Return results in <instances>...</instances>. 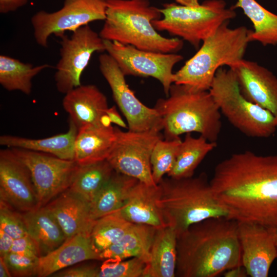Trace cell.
Wrapping results in <instances>:
<instances>
[{"mask_svg": "<svg viewBox=\"0 0 277 277\" xmlns=\"http://www.w3.org/2000/svg\"><path fill=\"white\" fill-rule=\"evenodd\" d=\"M209 92L229 122L245 135L267 138L277 128L275 119L268 110L248 100L241 93L234 72L220 67Z\"/></svg>", "mask_w": 277, "mask_h": 277, "instance_id": "obj_7", "label": "cell"}, {"mask_svg": "<svg viewBox=\"0 0 277 277\" xmlns=\"http://www.w3.org/2000/svg\"><path fill=\"white\" fill-rule=\"evenodd\" d=\"M3 258L11 276H36L39 257H30L10 252Z\"/></svg>", "mask_w": 277, "mask_h": 277, "instance_id": "obj_36", "label": "cell"}, {"mask_svg": "<svg viewBox=\"0 0 277 277\" xmlns=\"http://www.w3.org/2000/svg\"><path fill=\"white\" fill-rule=\"evenodd\" d=\"M138 181L114 171L90 204L91 217L96 220L120 210Z\"/></svg>", "mask_w": 277, "mask_h": 277, "instance_id": "obj_27", "label": "cell"}, {"mask_svg": "<svg viewBox=\"0 0 277 277\" xmlns=\"http://www.w3.org/2000/svg\"><path fill=\"white\" fill-rule=\"evenodd\" d=\"M146 263L138 258L127 260H105L97 277H143Z\"/></svg>", "mask_w": 277, "mask_h": 277, "instance_id": "obj_34", "label": "cell"}, {"mask_svg": "<svg viewBox=\"0 0 277 277\" xmlns=\"http://www.w3.org/2000/svg\"><path fill=\"white\" fill-rule=\"evenodd\" d=\"M108 0H64L57 11L41 10L31 18L36 43L48 47V39L54 34L61 37L66 31L76 30L90 23L105 20Z\"/></svg>", "mask_w": 277, "mask_h": 277, "instance_id": "obj_9", "label": "cell"}, {"mask_svg": "<svg viewBox=\"0 0 277 277\" xmlns=\"http://www.w3.org/2000/svg\"><path fill=\"white\" fill-rule=\"evenodd\" d=\"M115 140L106 160L113 170L149 185H156L152 175L151 155L160 132L123 131L114 127Z\"/></svg>", "mask_w": 277, "mask_h": 277, "instance_id": "obj_10", "label": "cell"}, {"mask_svg": "<svg viewBox=\"0 0 277 277\" xmlns=\"http://www.w3.org/2000/svg\"><path fill=\"white\" fill-rule=\"evenodd\" d=\"M114 171L106 160L80 166L68 189L90 204Z\"/></svg>", "mask_w": 277, "mask_h": 277, "instance_id": "obj_31", "label": "cell"}, {"mask_svg": "<svg viewBox=\"0 0 277 277\" xmlns=\"http://www.w3.org/2000/svg\"><path fill=\"white\" fill-rule=\"evenodd\" d=\"M106 114L111 123H114L122 128H127L126 124L119 114L115 106H113L108 108L107 110Z\"/></svg>", "mask_w": 277, "mask_h": 277, "instance_id": "obj_41", "label": "cell"}, {"mask_svg": "<svg viewBox=\"0 0 277 277\" xmlns=\"http://www.w3.org/2000/svg\"><path fill=\"white\" fill-rule=\"evenodd\" d=\"M177 262V234L171 227L157 228L143 277H174Z\"/></svg>", "mask_w": 277, "mask_h": 277, "instance_id": "obj_24", "label": "cell"}, {"mask_svg": "<svg viewBox=\"0 0 277 277\" xmlns=\"http://www.w3.org/2000/svg\"><path fill=\"white\" fill-rule=\"evenodd\" d=\"M88 260H103L91 235L77 234L66 239L54 250L38 259L36 276L45 277Z\"/></svg>", "mask_w": 277, "mask_h": 277, "instance_id": "obj_19", "label": "cell"}, {"mask_svg": "<svg viewBox=\"0 0 277 277\" xmlns=\"http://www.w3.org/2000/svg\"><path fill=\"white\" fill-rule=\"evenodd\" d=\"M105 51L116 62L125 76L148 77L158 80L168 96L173 84L172 70L182 61L176 53H161L141 50L129 45L104 40Z\"/></svg>", "mask_w": 277, "mask_h": 277, "instance_id": "obj_13", "label": "cell"}, {"mask_svg": "<svg viewBox=\"0 0 277 277\" xmlns=\"http://www.w3.org/2000/svg\"><path fill=\"white\" fill-rule=\"evenodd\" d=\"M99 68L108 83L113 98L126 118L129 131L163 130L161 116L154 108L143 104L127 84L125 76L107 53L99 56Z\"/></svg>", "mask_w": 277, "mask_h": 277, "instance_id": "obj_14", "label": "cell"}, {"mask_svg": "<svg viewBox=\"0 0 277 277\" xmlns=\"http://www.w3.org/2000/svg\"><path fill=\"white\" fill-rule=\"evenodd\" d=\"M159 190L157 184L149 185L138 181L131 189L123 207L117 211L133 224L156 228L166 226L156 203Z\"/></svg>", "mask_w": 277, "mask_h": 277, "instance_id": "obj_21", "label": "cell"}, {"mask_svg": "<svg viewBox=\"0 0 277 277\" xmlns=\"http://www.w3.org/2000/svg\"><path fill=\"white\" fill-rule=\"evenodd\" d=\"M182 141L180 137L171 140L161 138L154 145L150 161L152 175L156 184L172 168Z\"/></svg>", "mask_w": 277, "mask_h": 277, "instance_id": "obj_33", "label": "cell"}, {"mask_svg": "<svg viewBox=\"0 0 277 277\" xmlns=\"http://www.w3.org/2000/svg\"><path fill=\"white\" fill-rule=\"evenodd\" d=\"M44 206L54 215L66 239L77 234L91 235L96 220L91 216L90 204L68 189Z\"/></svg>", "mask_w": 277, "mask_h": 277, "instance_id": "obj_20", "label": "cell"}, {"mask_svg": "<svg viewBox=\"0 0 277 277\" xmlns=\"http://www.w3.org/2000/svg\"><path fill=\"white\" fill-rule=\"evenodd\" d=\"M277 247V228H271Z\"/></svg>", "mask_w": 277, "mask_h": 277, "instance_id": "obj_45", "label": "cell"}, {"mask_svg": "<svg viewBox=\"0 0 277 277\" xmlns=\"http://www.w3.org/2000/svg\"><path fill=\"white\" fill-rule=\"evenodd\" d=\"M160 10L163 17L152 21L155 29L180 37L195 48L220 25L236 15L234 9L226 7L224 0H207L197 7L165 4Z\"/></svg>", "mask_w": 277, "mask_h": 277, "instance_id": "obj_8", "label": "cell"}, {"mask_svg": "<svg viewBox=\"0 0 277 277\" xmlns=\"http://www.w3.org/2000/svg\"><path fill=\"white\" fill-rule=\"evenodd\" d=\"M228 67L234 72L242 94L270 111L277 125V77L264 66L243 58Z\"/></svg>", "mask_w": 277, "mask_h": 277, "instance_id": "obj_17", "label": "cell"}, {"mask_svg": "<svg viewBox=\"0 0 277 277\" xmlns=\"http://www.w3.org/2000/svg\"><path fill=\"white\" fill-rule=\"evenodd\" d=\"M29 169L39 207L69 188L80 167L75 160L18 148H11Z\"/></svg>", "mask_w": 277, "mask_h": 277, "instance_id": "obj_12", "label": "cell"}, {"mask_svg": "<svg viewBox=\"0 0 277 277\" xmlns=\"http://www.w3.org/2000/svg\"><path fill=\"white\" fill-rule=\"evenodd\" d=\"M28 0H0V12L7 13L16 10L28 3Z\"/></svg>", "mask_w": 277, "mask_h": 277, "instance_id": "obj_39", "label": "cell"}, {"mask_svg": "<svg viewBox=\"0 0 277 277\" xmlns=\"http://www.w3.org/2000/svg\"><path fill=\"white\" fill-rule=\"evenodd\" d=\"M98 270L99 267L84 265L62 269L55 272L51 276L54 277H97Z\"/></svg>", "mask_w": 277, "mask_h": 277, "instance_id": "obj_38", "label": "cell"}, {"mask_svg": "<svg viewBox=\"0 0 277 277\" xmlns=\"http://www.w3.org/2000/svg\"><path fill=\"white\" fill-rule=\"evenodd\" d=\"M156 229L147 225L132 224L118 242L101 252L102 260L122 261L138 258L147 264Z\"/></svg>", "mask_w": 277, "mask_h": 277, "instance_id": "obj_26", "label": "cell"}, {"mask_svg": "<svg viewBox=\"0 0 277 277\" xmlns=\"http://www.w3.org/2000/svg\"><path fill=\"white\" fill-rule=\"evenodd\" d=\"M0 200L22 213L40 207L30 171L11 148L0 151Z\"/></svg>", "mask_w": 277, "mask_h": 277, "instance_id": "obj_15", "label": "cell"}, {"mask_svg": "<svg viewBox=\"0 0 277 277\" xmlns=\"http://www.w3.org/2000/svg\"><path fill=\"white\" fill-rule=\"evenodd\" d=\"M210 182L231 219L277 228V155L233 153L216 165Z\"/></svg>", "mask_w": 277, "mask_h": 277, "instance_id": "obj_1", "label": "cell"}, {"mask_svg": "<svg viewBox=\"0 0 277 277\" xmlns=\"http://www.w3.org/2000/svg\"><path fill=\"white\" fill-rule=\"evenodd\" d=\"M132 224L123 218L117 211L96 220L91 235L95 247L101 252L117 243Z\"/></svg>", "mask_w": 277, "mask_h": 277, "instance_id": "obj_32", "label": "cell"}, {"mask_svg": "<svg viewBox=\"0 0 277 277\" xmlns=\"http://www.w3.org/2000/svg\"><path fill=\"white\" fill-rule=\"evenodd\" d=\"M60 59L54 74L58 92L66 94L81 86L82 74L92 54L105 51L104 39L88 25L72 32L70 36L62 35Z\"/></svg>", "mask_w": 277, "mask_h": 277, "instance_id": "obj_11", "label": "cell"}, {"mask_svg": "<svg viewBox=\"0 0 277 277\" xmlns=\"http://www.w3.org/2000/svg\"><path fill=\"white\" fill-rule=\"evenodd\" d=\"M63 106L78 129L88 125H110L106 96L94 85H81L65 94Z\"/></svg>", "mask_w": 277, "mask_h": 277, "instance_id": "obj_18", "label": "cell"}, {"mask_svg": "<svg viewBox=\"0 0 277 277\" xmlns=\"http://www.w3.org/2000/svg\"><path fill=\"white\" fill-rule=\"evenodd\" d=\"M14 239L0 229V256H4L10 252Z\"/></svg>", "mask_w": 277, "mask_h": 277, "instance_id": "obj_40", "label": "cell"}, {"mask_svg": "<svg viewBox=\"0 0 277 277\" xmlns=\"http://www.w3.org/2000/svg\"><path fill=\"white\" fill-rule=\"evenodd\" d=\"M0 229L14 239L28 234L22 213L1 200Z\"/></svg>", "mask_w": 277, "mask_h": 277, "instance_id": "obj_35", "label": "cell"}, {"mask_svg": "<svg viewBox=\"0 0 277 277\" xmlns=\"http://www.w3.org/2000/svg\"><path fill=\"white\" fill-rule=\"evenodd\" d=\"M233 9L241 8L253 24L251 42L264 46L277 45V14L265 9L255 0H237Z\"/></svg>", "mask_w": 277, "mask_h": 277, "instance_id": "obj_29", "label": "cell"}, {"mask_svg": "<svg viewBox=\"0 0 277 277\" xmlns=\"http://www.w3.org/2000/svg\"><path fill=\"white\" fill-rule=\"evenodd\" d=\"M77 132V127L69 121V129L66 133L38 139L2 135L0 136V144L10 148L24 149L62 159L74 160V145Z\"/></svg>", "mask_w": 277, "mask_h": 277, "instance_id": "obj_23", "label": "cell"}, {"mask_svg": "<svg viewBox=\"0 0 277 277\" xmlns=\"http://www.w3.org/2000/svg\"><path fill=\"white\" fill-rule=\"evenodd\" d=\"M179 5L189 6L197 7L200 5L198 0H175Z\"/></svg>", "mask_w": 277, "mask_h": 277, "instance_id": "obj_44", "label": "cell"}, {"mask_svg": "<svg viewBox=\"0 0 277 277\" xmlns=\"http://www.w3.org/2000/svg\"><path fill=\"white\" fill-rule=\"evenodd\" d=\"M216 146L217 143L210 142L201 135L194 137L190 133H186L168 176L175 179L192 177L199 165Z\"/></svg>", "mask_w": 277, "mask_h": 277, "instance_id": "obj_28", "label": "cell"}, {"mask_svg": "<svg viewBox=\"0 0 277 277\" xmlns=\"http://www.w3.org/2000/svg\"><path fill=\"white\" fill-rule=\"evenodd\" d=\"M115 140L114 127L88 125L78 129L74 145V160L80 166L107 159Z\"/></svg>", "mask_w": 277, "mask_h": 277, "instance_id": "obj_22", "label": "cell"}, {"mask_svg": "<svg viewBox=\"0 0 277 277\" xmlns=\"http://www.w3.org/2000/svg\"><path fill=\"white\" fill-rule=\"evenodd\" d=\"M10 252L30 257L41 256L37 244L29 234L14 239Z\"/></svg>", "mask_w": 277, "mask_h": 277, "instance_id": "obj_37", "label": "cell"}, {"mask_svg": "<svg viewBox=\"0 0 277 277\" xmlns=\"http://www.w3.org/2000/svg\"><path fill=\"white\" fill-rule=\"evenodd\" d=\"M238 226L232 219L211 218L177 235L175 276L215 277L242 265Z\"/></svg>", "mask_w": 277, "mask_h": 277, "instance_id": "obj_2", "label": "cell"}, {"mask_svg": "<svg viewBox=\"0 0 277 277\" xmlns=\"http://www.w3.org/2000/svg\"><path fill=\"white\" fill-rule=\"evenodd\" d=\"M154 108L161 116L165 140L194 132L217 143L222 126L221 113L209 91L173 84L168 96L159 99Z\"/></svg>", "mask_w": 277, "mask_h": 277, "instance_id": "obj_5", "label": "cell"}, {"mask_svg": "<svg viewBox=\"0 0 277 277\" xmlns=\"http://www.w3.org/2000/svg\"><path fill=\"white\" fill-rule=\"evenodd\" d=\"M225 277H247L248 274L243 265L229 269L224 272Z\"/></svg>", "mask_w": 277, "mask_h": 277, "instance_id": "obj_42", "label": "cell"}, {"mask_svg": "<svg viewBox=\"0 0 277 277\" xmlns=\"http://www.w3.org/2000/svg\"><path fill=\"white\" fill-rule=\"evenodd\" d=\"M157 185V206L165 225L173 228L177 236L205 220L230 218L228 211L215 197L204 172L181 179L163 178Z\"/></svg>", "mask_w": 277, "mask_h": 277, "instance_id": "obj_3", "label": "cell"}, {"mask_svg": "<svg viewBox=\"0 0 277 277\" xmlns=\"http://www.w3.org/2000/svg\"><path fill=\"white\" fill-rule=\"evenodd\" d=\"M22 215L28 234L38 246L41 256L54 250L66 240L57 220L45 206L22 212Z\"/></svg>", "mask_w": 277, "mask_h": 277, "instance_id": "obj_25", "label": "cell"}, {"mask_svg": "<svg viewBox=\"0 0 277 277\" xmlns=\"http://www.w3.org/2000/svg\"><path fill=\"white\" fill-rule=\"evenodd\" d=\"M0 276L10 277L11 275L3 257L0 256Z\"/></svg>", "mask_w": 277, "mask_h": 277, "instance_id": "obj_43", "label": "cell"}, {"mask_svg": "<svg viewBox=\"0 0 277 277\" xmlns=\"http://www.w3.org/2000/svg\"><path fill=\"white\" fill-rule=\"evenodd\" d=\"M229 21L220 25L202 42L196 53L173 75V84L209 91L217 70L243 58L250 41L245 26L231 28Z\"/></svg>", "mask_w": 277, "mask_h": 277, "instance_id": "obj_6", "label": "cell"}, {"mask_svg": "<svg viewBox=\"0 0 277 277\" xmlns=\"http://www.w3.org/2000/svg\"><path fill=\"white\" fill-rule=\"evenodd\" d=\"M45 64L36 66L5 55H0V84L8 91L31 93L32 79L43 70L50 68Z\"/></svg>", "mask_w": 277, "mask_h": 277, "instance_id": "obj_30", "label": "cell"}, {"mask_svg": "<svg viewBox=\"0 0 277 277\" xmlns=\"http://www.w3.org/2000/svg\"><path fill=\"white\" fill-rule=\"evenodd\" d=\"M242 265L248 276L267 277L277 247L271 228L261 224L238 222Z\"/></svg>", "mask_w": 277, "mask_h": 277, "instance_id": "obj_16", "label": "cell"}, {"mask_svg": "<svg viewBox=\"0 0 277 277\" xmlns=\"http://www.w3.org/2000/svg\"><path fill=\"white\" fill-rule=\"evenodd\" d=\"M149 0H108L105 22L99 34L104 40L129 45L149 51L176 53L183 40L159 33L152 21L162 18Z\"/></svg>", "mask_w": 277, "mask_h": 277, "instance_id": "obj_4", "label": "cell"}]
</instances>
